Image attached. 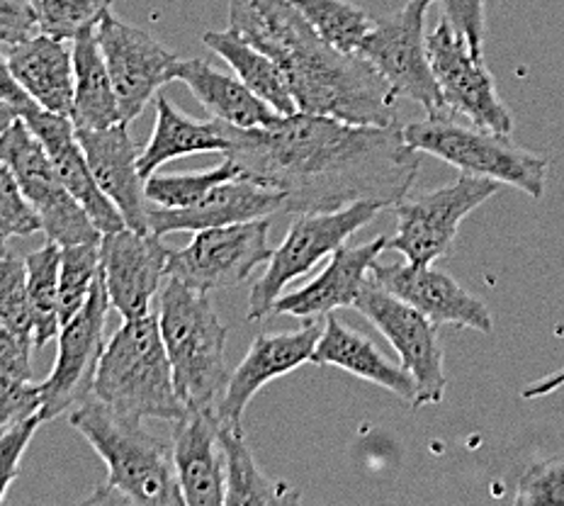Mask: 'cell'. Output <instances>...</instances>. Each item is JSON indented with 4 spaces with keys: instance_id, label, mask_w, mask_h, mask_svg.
Returning a JSON list of instances; mask_svg holds the SVG:
<instances>
[{
    "instance_id": "1",
    "label": "cell",
    "mask_w": 564,
    "mask_h": 506,
    "mask_svg": "<svg viewBox=\"0 0 564 506\" xmlns=\"http://www.w3.org/2000/svg\"><path fill=\"white\" fill-rule=\"evenodd\" d=\"M229 151L243 173L282 195L285 212H336L352 203L387 209L414 185L419 151L404 125H352L324 115H280L265 127H231Z\"/></svg>"
},
{
    "instance_id": "2",
    "label": "cell",
    "mask_w": 564,
    "mask_h": 506,
    "mask_svg": "<svg viewBox=\"0 0 564 506\" xmlns=\"http://www.w3.org/2000/svg\"><path fill=\"white\" fill-rule=\"evenodd\" d=\"M229 28L285 76L297 112L397 125V96L360 54L338 50L288 0H229Z\"/></svg>"
},
{
    "instance_id": "3",
    "label": "cell",
    "mask_w": 564,
    "mask_h": 506,
    "mask_svg": "<svg viewBox=\"0 0 564 506\" xmlns=\"http://www.w3.org/2000/svg\"><path fill=\"white\" fill-rule=\"evenodd\" d=\"M68 423L108 467V480L88 504L185 506L175 475L173 445L151 437L141 423L117 417L96 397L70 409Z\"/></svg>"
},
{
    "instance_id": "4",
    "label": "cell",
    "mask_w": 564,
    "mask_h": 506,
    "mask_svg": "<svg viewBox=\"0 0 564 506\" xmlns=\"http://www.w3.org/2000/svg\"><path fill=\"white\" fill-rule=\"evenodd\" d=\"M90 397L117 417L137 423L144 419L175 421L185 415L187 407L175 390L159 314L124 320L117 329L105 344Z\"/></svg>"
},
{
    "instance_id": "5",
    "label": "cell",
    "mask_w": 564,
    "mask_h": 506,
    "mask_svg": "<svg viewBox=\"0 0 564 506\" xmlns=\"http://www.w3.org/2000/svg\"><path fill=\"white\" fill-rule=\"evenodd\" d=\"M156 314L183 405L215 411L231 370L227 368V326L221 324L209 292L166 278Z\"/></svg>"
},
{
    "instance_id": "6",
    "label": "cell",
    "mask_w": 564,
    "mask_h": 506,
    "mask_svg": "<svg viewBox=\"0 0 564 506\" xmlns=\"http://www.w3.org/2000/svg\"><path fill=\"white\" fill-rule=\"evenodd\" d=\"M404 139L419 154L448 161L460 173L519 187L531 197L545 193L550 161L516 144L511 134L489 132L451 112H438L404 125Z\"/></svg>"
},
{
    "instance_id": "7",
    "label": "cell",
    "mask_w": 564,
    "mask_h": 506,
    "mask_svg": "<svg viewBox=\"0 0 564 506\" xmlns=\"http://www.w3.org/2000/svg\"><path fill=\"white\" fill-rule=\"evenodd\" d=\"M382 209L387 207L366 200V203H352L336 212L297 215L285 241L278 246L273 258L268 261L265 273L251 288L246 320L261 322L268 314H273L275 300L285 292L292 280L310 273L322 258L334 256L352 234L366 227Z\"/></svg>"
},
{
    "instance_id": "8",
    "label": "cell",
    "mask_w": 564,
    "mask_h": 506,
    "mask_svg": "<svg viewBox=\"0 0 564 506\" xmlns=\"http://www.w3.org/2000/svg\"><path fill=\"white\" fill-rule=\"evenodd\" d=\"M436 0H409L375 22L362 37L358 54L378 71L397 98L421 105L426 115L445 112L426 37V15Z\"/></svg>"
},
{
    "instance_id": "9",
    "label": "cell",
    "mask_w": 564,
    "mask_h": 506,
    "mask_svg": "<svg viewBox=\"0 0 564 506\" xmlns=\"http://www.w3.org/2000/svg\"><path fill=\"white\" fill-rule=\"evenodd\" d=\"M501 183L460 173L448 185L423 193L419 197H402L392 207L397 215L394 237L387 249L402 254L406 263L433 266L453 249L463 219L497 195Z\"/></svg>"
},
{
    "instance_id": "10",
    "label": "cell",
    "mask_w": 564,
    "mask_h": 506,
    "mask_svg": "<svg viewBox=\"0 0 564 506\" xmlns=\"http://www.w3.org/2000/svg\"><path fill=\"white\" fill-rule=\"evenodd\" d=\"M0 159L13 169L22 193L40 215L46 241L74 246L102 239V232L93 225L84 205L68 193L42 141L22 117L0 134Z\"/></svg>"
},
{
    "instance_id": "11",
    "label": "cell",
    "mask_w": 564,
    "mask_h": 506,
    "mask_svg": "<svg viewBox=\"0 0 564 506\" xmlns=\"http://www.w3.org/2000/svg\"><path fill=\"white\" fill-rule=\"evenodd\" d=\"M429 56L445 112L489 132H513L511 110L499 98L497 80L485 64V56L477 54L465 34L457 32L445 18L429 34Z\"/></svg>"
},
{
    "instance_id": "12",
    "label": "cell",
    "mask_w": 564,
    "mask_h": 506,
    "mask_svg": "<svg viewBox=\"0 0 564 506\" xmlns=\"http://www.w3.org/2000/svg\"><path fill=\"white\" fill-rule=\"evenodd\" d=\"M356 310L382 332V336L394 346L402 368L411 373L416 383L414 407L441 405L445 397V356L438 338V324H433L426 314L411 308L404 300L368 280V286L356 300Z\"/></svg>"
},
{
    "instance_id": "13",
    "label": "cell",
    "mask_w": 564,
    "mask_h": 506,
    "mask_svg": "<svg viewBox=\"0 0 564 506\" xmlns=\"http://www.w3.org/2000/svg\"><path fill=\"white\" fill-rule=\"evenodd\" d=\"M270 217L195 232L193 241L169 254L166 278L203 292L237 288L258 266L268 263Z\"/></svg>"
},
{
    "instance_id": "14",
    "label": "cell",
    "mask_w": 564,
    "mask_h": 506,
    "mask_svg": "<svg viewBox=\"0 0 564 506\" xmlns=\"http://www.w3.org/2000/svg\"><path fill=\"white\" fill-rule=\"evenodd\" d=\"M110 295L105 288L102 268L93 286L88 302L84 304L74 320H68L58 332V351L54 368L40 390H42V411L44 421H52L66 409L76 407L93 395L98 363L105 351V322L110 312Z\"/></svg>"
},
{
    "instance_id": "15",
    "label": "cell",
    "mask_w": 564,
    "mask_h": 506,
    "mask_svg": "<svg viewBox=\"0 0 564 506\" xmlns=\"http://www.w3.org/2000/svg\"><path fill=\"white\" fill-rule=\"evenodd\" d=\"M96 34L124 122H132L163 86L175 80V66L181 58L149 32L127 25L112 13L102 18Z\"/></svg>"
},
{
    "instance_id": "16",
    "label": "cell",
    "mask_w": 564,
    "mask_h": 506,
    "mask_svg": "<svg viewBox=\"0 0 564 506\" xmlns=\"http://www.w3.org/2000/svg\"><path fill=\"white\" fill-rule=\"evenodd\" d=\"M171 249L154 232L120 229L102 234L100 268L112 310L122 320L151 314V304L166 282Z\"/></svg>"
},
{
    "instance_id": "17",
    "label": "cell",
    "mask_w": 564,
    "mask_h": 506,
    "mask_svg": "<svg viewBox=\"0 0 564 506\" xmlns=\"http://www.w3.org/2000/svg\"><path fill=\"white\" fill-rule=\"evenodd\" d=\"M322 329L324 326L316 320H304L295 332L258 334L246 358L231 370L227 390L215 409L217 421L225 427L243 429L246 409L270 380H278L304 363H312Z\"/></svg>"
},
{
    "instance_id": "18",
    "label": "cell",
    "mask_w": 564,
    "mask_h": 506,
    "mask_svg": "<svg viewBox=\"0 0 564 506\" xmlns=\"http://www.w3.org/2000/svg\"><path fill=\"white\" fill-rule=\"evenodd\" d=\"M370 280L411 308H416L421 314H426L438 326L451 324L473 329L479 334H489L494 329L487 304L469 295L460 282L445 270L433 266L375 261Z\"/></svg>"
},
{
    "instance_id": "19",
    "label": "cell",
    "mask_w": 564,
    "mask_h": 506,
    "mask_svg": "<svg viewBox=\"0 0 564 506\" xmlns=\"http://www.w3.org/2000/svg\"><path fill=\"white\" fill-rule=\"evenodd\" d=\"M20 117L32 129L34 137L42 141V147L46 149V154H50L58 179L68 187V193L84 205L88 217L93 219V225L102 234L124 229L127 225L120 209H117L112 200L102 193V187L98 185L96 175H93L88 166L84 147H80V141L76 137L74 120L66 115L44 110L37 103L28 105V108L20 112Z\"/></svg>"
},
{
    "instance_id": "20",
    "label": "cell",
    "mask_w": 564,
    "mask_h": 506,
    "mask_svg": "<svg viewBox=\"0 0 564 506\" xmlns=\"http://www.w3.org/2000/svg\"><path fill=\"white\" fill-rule=\"evenodd\" d=\"M76 137L84 147L93 175L102 193L120 209L124 225L134 232H151L147 179L139 171L141 151H137L134 139L129 137L127 122L102 129L76 127Z\"/></svg>"
},
{
    "instance_id": "21",
    "label": "cell",
    "mask_w": 564,
    "mask_h": 506,
    "mask_svg": "<svg viewBox=\"0 0 564 506\" xmlns=\"http://www.w3.org/2000/svg\"><path fill=\"white\" fill-rule=\"evenodd\" d=\"M285 212L282 195L256 183L249 175L219 183L187 207H149V229L163 239L173 232H203L212 227H227L237 222L265 219Z\"/></svg>"
},
{
    "instance_id": "22",
    "label": "cell",
    "mask_w": 564,
    "mask_h": 506,
    "mask_svg": "<svg viewBox=\"0 0 564 506\" xmlns=\"http://www.w3.org/2000/svg\"><path fill=\"white\" fill-rule=\"evenodd\" d=\"M390 237H378L360 246H340L332 261L307 286L282 292L273 304V314L297 320H322L336 310L356 308V300L368 286L375 261L387 251Z\"/></svg>"
},
{
    "instance_id": "23",
    "label": "cell",
    "mask_w": 564,
    "mask_h": 506,
    "mask_svg": "<svg viewBox=\"0 0 564 506\" xmlns=\"http://www.w3.org/2000/svg\"><path fill=\"white\" fill-rule=\"evenodd\" d=\"M173 423V463L185 506H225L227 470L215 411L187 409Z\"/></svg>"
},
{
    "instance_id": "24",
    "label": "cell",
    "mask_w": 564,
    "mask_h": 506,
    "mask_svg": "<svg viewBox=\"0 0 564 506\" xmlns=\"http://www.w3.org/2000/svg\"><path fill=\"white\" fill-rule=\"evenodd\" d=\"M37 32L18 44L0 46L15 80L44 110L74 117V46Z\"/></svg>"
},
{
    "instance_id": "25",
    "label": "cell",
    "mask_w": 564,
    "mask_h": 506,
    "mask_svg": "<svg viewBox=\"0 0 564 506\" xmlns=\"http://www.w3.org/2000/svg\"><path fill=\"white\" fill-rule=\"evenodd\" d=\"M312 363L314 366H332L346 370L356 375V378L382 387V390H390L392 395L402 397L404 402L414 407L416 383L411 378V373L402 368V363L397 366L390 358H384L380 348L368 336L346 326L334 314L326 316Z\"/></svg>"
},
{
    "instance_id": "26",
    "label": "cell",
    "mask_w": 564,
    "mask_h": 506,
    "mask_svg": "<svg viewBox=\"0 0 564 506\" xmlns=\"http://www.w3.org/2000/svg\"><path fill=\"white\" fill-rule=\"evenodd\" d=\"M175 80L191 88L197 103L215 120L225 125L251 129L265 127L280 117L241 78L221 74L215 66H209L205 58H181L178 66H175Z\"/></svg>"
},
{
    "instance_id": "27",
    "label": "cell",
    "mask_w": 564,
    "mask_h": 506,
    "mask_svg": "<svg viewBox=\"0 0 564 506\" xmlns=\"http://www.w3.org/2000/svg\"><path fill=\"white\" fill-rule=\"evenodd\" d=\"M227 154L229 132L219 120L195 122L166 98L156 96V125L149 144L139 154V171L151 179L163 163L191 154Z\"/></svg>"
},
{
    "instance_id": "28",
    "label": "cell",
    "mask_w": 564,
    "mask_h": 506,
    "mask_svg": "<svg viewBox=\"0 0 564 506\" xmlns=\"http://www.w3.org/2000/svg\"><path fill=\"white\" fill-rule=\"evenodd\" d=\"M74 120L76 127L102 129L124 122L96 30L74 40Z\"/></svg>"
},
{
    "instance_id": "29",
    "label": "cell",
    "mask_w": 564,
    "mask_h": 506,
    "mask_svg": "<svg viewBox=\"0 0 564 506\" xmlns=\"http://www.w3.org/2000/svg\"><path fill=\"white\" fill-rule=\"evenodd\" d=\"M203 42L212 52L225 58L234 68V74H237L258 98H263L278 115L297 112V103L292 98V90L278 64L249 40H243L237 30L229 28L205 32Z\"/></svg>"
},
{
    "instance_id": "30",
    "label": "cell",
    "mask_w": 564,
    "mask_h": 506,
    "mask_svg": "<svg viewBox=\"0 0 564 506\" xmlns=\"http://www.w3.org/2000/svg\"><path fill=\"white\" fill-rule=\"evenodd\" d=\"M219 441L225 451L227 470V502L225 506H253V504H297L300 492L285 482L270 480L256 465L253 453L246 445L243 429L219 423Z\"/></svg>"
},
{
    "instance_id": "31",
    "label": "cell",
    "mask_w": 564,
    "mask_h": 506,
    "mask_svg": "<svg viewBox=\"0 0 564 506\" xmlns=\"http://www.w3.org/2000/svg\"><path fill=\"white\" fill-rule=\"evenodd\" d=\"M25 263L34 324V348H42L62 332V314H58V268H62V246L46 241L37 251L28 254Z\"/></svg>"
},
{
    "instance_id": "32",
    "label": "cell",
    "mask_w": 564,
    "mask_h": 506,
    "mask_svg": "<svg viewBox=\"0 0 564 506\" xmlns=\"http://www.w3.org/2000/svg\"><path fill=\"white\" fill-rule=\"evenodd\" d=\"M300 15L307 18L338 50L358 54L362 37L375 25L366 10L350 0H288Z\"/></svg>"
},
{
    "instance_id": "33",
    "label": "cell",
    "mask_w": 564,
    "mask_h": 506,
    "mask_svg": "<svg viewBox=\"0 0 564 506\" xmlns=\"http://www.w3.org/2000/svg\"><path fill=\"white\" fill-rule=\"evenodd\" d=\"M98 276L100 241L62 246V268H58V314H62V326L84 310Z\"/></svg>"
},
{
    "instance_id": "34",
    "label": "cell",
    "mask_w": 564,
    "mask_h": 506,
    "mask_svg": "<svg viewBox=\"0 0 564 506\" xmlns=\"http://www.w3.org/2000/svg\"><path fill=\"white\" fill-rule=\"evenodd\" d=\"M243 169L237 163L225 159L215 169L195 171V173H171V175H151L147 179V200L161 207H187L203 200L212 187L219 183H227L234 179H241Z\"/></svg>"
},
{
    "instance_id": "35",
    "label": "cell",
    "mask_w": 564,
    "mask_h": 506,
    "mask_svg": "<svg viewBox=\"0 0 564 506\" xmlns=\"http://www.w3.org/2000/svg\"><path fill=\"white\" fill-rule=\"evenodd\" d=\"M40 32L58 40H76L80 32L96 30L110 13L112 0H30Z\"/></svg>"
},
{
    "instance_id": "36",
    "label": "cell",
    "mask_w": 564,
    "mask_h": 506,
    "mask_svg": "<svg viewBox=\"0 0 564 506\" xmlns=\"http://www.w3.org/2000/svg\"><path fill=\"white\" fill-rule=\"evenodd\" d=\"M0 324L34 346V324L28 292L25 258L6 254L0 258Z\"/></svg>"
},
{
    "instance_id": "37",
    "label": "cell",
    "mask_w": 564,
    "mask_h": 506,
    "mask_svg": "<svg viewBox=\"0 0 564 506\" xmlns=\"http://www.w3.org/2000/svg\"><path fill=\"white\" fill-rule=\"evenodd\" d=\"M42 232L40 215L22 193L13 169L0 159V237H32Z\"/></svg>"
},
{
    "instance_id": "38",
    "label": "cell",
    "mask_w": 564,
    "mask_h": 506,
    "mask_svg": "<svg viewBox=\"0 0 564 506\" xmlns=\"http://www.w3.org/2000/svg\"><path fill=\"white\" fill-rule=\"evenodd\" d=\"M516 504H564V457L533 465L523 473L519 489H516Z\"/></svg>"
},
{
    "instance_id": "39",
    "label": "cell",
    "mask_w": 564,
    "mask_h": 506,
    "mask_svg": "<svg viewBox=\"0 0 564 506\" xmlns=\"http://www.w3.org/2000/svg\"><path fill=\"white\" fill-rule=\"evenodd\" d=\"M42 411V390L32 380L0 373V433Z\"/></svg>"
},
{
    "instance_id": "40",
    "label": "cell",
    "mask_w": 564,
    "mask_h": 506,
    "mask_svg": "<svg viewBox=\"0 0 564 506\" xmlns=\"http://www.w3.org/2000/svg\"><path fill=\"white\" fill-rule=\"evenodd\" d=\"M44 419L34 415L15 423V427H10L6 433H0V504L6 502L10 485L20 477L22 455H25L30 441L34 439V433H37Z\"/></svg>"
},
{
    "instance_id": "41",
    "label": "cell",
    "mask_w": 564,
    "mask_h": 506,
    "mask_svg": "<svg viewBox=\"0 0 564 506\" xmlns=\"http://www.w3.org/2000/svg\"><path fill=\"white\" fill-rule=\"evenodd\" d=\"M443 8V18L451 25L463 32L469 46L477 54L485 56V34H487V18H485V0H438Z\"/></svg>"
},
{
    "instance_id": "42",
    "label": "cell",
    "mask_w": 564,
    "mask_h": 506,
    "mask_svg": "<svg viewBox=\"0 0 564 506\" xmlns=\"http://www.w3.org/2000/svg\"><path fill=\"white\" fill-rule=\"evenodd\" d=\"M40 32L30 0H0V46L18 44Z\"/></svg>"
},
{
    "instance_id": "43",
    "label": "cell",
    "mask_w": 564,
    "mask_h": 506,
    "mask_svg": "<svg viewBox=\"0 0 564 506\" xmlns=\"http://www.w3.org/2000/svg\"><path fill=\"white\" fill-rule=\"evenodd\" d=\"M32 344L0 324V373L10 378L32 380Z\"/></svg>"
},
{
    "instance_id": "44",
    "label": "cell",
    "mask_w": 564,
    "mask_h": 506,
    "mask_svg": "<svg viewBox=\"0 0 564 506\" xmlns=\"http://www.w3.org/2000/svg\"><path fill=\"white\" fill-rule=\"evenodd\" d=\"M0 98L8 100V103H13L20 112L25 110L28 105L34 103V100L28 96V93L20 88V84H18L15 76H13V71H10V66H8V62H6L3 50H0Z\"/></svg>"
},
{
    "instance_id": "45",
    "label": "cell",
    "mask_w": 564,
    "mask_h": 506,
    "mask_svg": "<svg viewBox=\"0 0 564 506\" xmlns=\"http://www.w3.org/2000/svg\"><path fill=\"white\" fill-rule=\"evenodd\" d=\"M564 385V368L555 370L552 375H547V378H540L531 385H525L521 390V397L523 399H538V397H545V395H552L557 392L560 387Z\"/></svg>"
},
{
    "instance_id": "46",
    "label": "cell",
    "mask_w": 564,
    "mask_h": 506,
    "mask_svg": "<svg viewBox=\"0 0 564 506\" xmlns=\"http://www.w3.org/2000/svg\"><path fill=\"white\" fill-rule=\"evenodd\" d=\"M18 117H20V110L15 108V105L0 98V134H3L6 129L18 120Z\"/></svg>"
},
{
    "instance_id": "47",
    "label": "cell",
    "mask_w": 564,
    "mask_h": 506,
    "mask_svg": "<svg viewBox=\"0 0 564 506\" xmlns=\"http://www.w3.org/2000/svg\"><path fill=\"white\" fill-rule=\"evenodd\" d=\"M8 251H6V237H0V258H3Z\"/></svg>"
}]
</instances>
